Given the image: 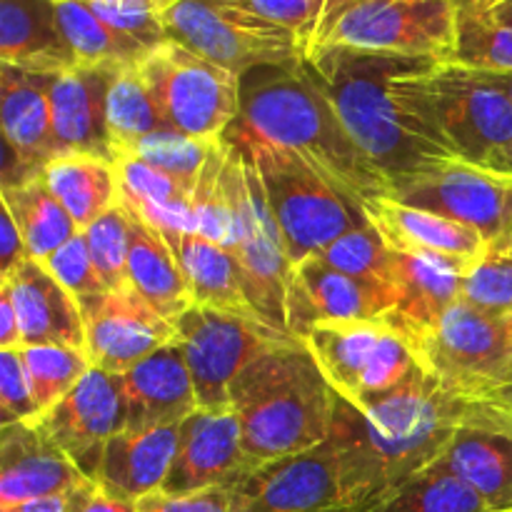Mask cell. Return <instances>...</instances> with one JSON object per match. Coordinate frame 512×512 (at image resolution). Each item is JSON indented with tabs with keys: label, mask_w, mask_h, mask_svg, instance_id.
Segmentation results:
<instances>
[{
	"label": "cell",
	"mask_w": 512,
	"mask_h": 512,
	"mask_svg": "<svg viewBox=\"0 0 512 512\" xmlns=\"http://www.w3.org/2000/svg\"><path fill=\"white\" fill-rule=\"evenodd\" d=\"M510 413H512V410H510Z\"/></svg>",
	"instance_id": "cell-60"
},
{
	"label": "cell",
	"mask_w": 512,
	"mask_h": 512,
	"mask_svg": "<svg viewBox=\"0 0 512 512\" xmlns=\"http://www.w3.org/2000/svg\"><path fill=\"white\" fill-rule=\"evenodd\" d=\"M135 512H230V498L225 488L203 490L195 495L153 493L135 503Z\"/></svg>",
	"instance_id": "cell-48"
},
{
	"label": "cell",
	"mask_w": 512,
	"mask_h": 512,
	"mask_svg": "<svg viewBox=\"0 0 512 512\" xmlns=\"http://www.w3.org/2000/svg\"><path fill=\"white\" fill-rule=\"evenodd\" d=\"M35 423L95 483L110 438L125 430V398L120 375L90 368L85 378Z\"/></svg>",
	"instance_id": "cell-16"
},
{
	"label": "cell",
	"mask_w": 512,
	"mask_h": 512,
	"mask_svg": "<svg viewBox=\"0 0 512 512\" xmlns=\"http://www.w3.org/2000/svg\"><path fill=\"white\" fill-rule=\"evenodd\" d=\"M180 425L123 430L108 440L95 485L125 503H138L163 488L178 453Z\"/></svg>",
	"instance_id": "cell-27"
},
{
	"label": "cell",
	"mask_w": 512,
	"mask_h": 512,
	"mask_svg": "<svg viewBox=\"0 0 512 512\" xmlns=\"http://www.w3.org/2000/svg\"><path fill=\"white\" fill-rule=\"evenodd\" d=\"M478 403H488V405H495V408L512 410V365L508 368V373H505L493 388L485 390V393L480 395Z\"/></svg>",
	"instance_id": "cell-53"
},
{
	"label": "cell",
	"mask_w": 512,
	"mask_h": 512,
	"mask_svg": "<svg viewBox=\"0 0 512 512\" xmlns=\"http://www.w3.org/2000/svg\"><path fill=\"white\" fill-rule=\"evenodd\" d=\"M43 178L80 230L120 203L115 165L98 155H55L50 163H45Z\"/></svg>",
	"instance_id": "cell-33"
},
{
	"label": "cell",
	"mask_w": 512,
	"mask_h": 512,
	"mask_svg": "<svg viewBox=\"0 0 512 512\" xmlns=\"http://www.w3.org/2000/svg\"><path fill=\"white\" fill-rule=\"evenodd\" d=\"M338 512H348V510H338Z\"/></svg>",
	"instance_id": "cell-59"
},
{
	"label": "cell",
	"mask_w": 512,
	"mask_h": 512,
	"mask_svg": "<svg viewBox=\"0 0 512 512\" xmlns=\"http://www.w3.org/2000/svg\"><path fill=\"white\" fill-rule=\"evenodd\" d=\"M498 408L453 393L423 368L368 408L335 398L330 443L338 458L343 508L373 512L433 468L465 425H483Z\"/></svg>",
	"instance_id": "cell-1"
},
{
	"label": "cell",
	"mask_w": 512,
	"mask_h": 512,
	"mask_svg": "<svg viewBox=\"0 0 512 512\" xmlns=\"http://www.w3.org/2000/svg\"><path fill=\"white\" fill-rule=\"evenodd\" d=\"M83 3L115 33L125 35L148 53L170 40L163 20L165 0H83Z\"/></svg>",
	"instance_id": "cell-42"
},
{
	"label": "cell",
	"mask_w": 512,
	"mask_h": 512,
	"mask_svg": "<svg viewBox=\"0 0 512 512\" xmlns=\"http://www.w3.org/2000/svg\"><path fill=\"white\" fill-rule=\"evenodd\" d=\"M58 23L78 65H140L148 50L115 33L83 0H58Z\"/></svg>",
	"instance_id": "cell-37"
},
{
	"label": "cell",
	"mask_w": 512,
	"mask_h": 512,
	"mask_svg": "<svg viewBox=\"0 0 512 512\" xmlns=\"http://www.w3.org/2000/svg\"><path fill=\"white\" fill-rule=\"evenodd\" d=\"M163 20L170 40L238 78L308 58L298 35L265 18L253 0H165Z\"/></svg>",
	"instance_id": "cell-6"
},
{
	"label": "cell",
	"mask_w": 512,
	"mask_h": 512,
	"mask_svg": "<svg viewBox=\"0 0 512 512\" xmlns=\"http://www.w3.org/2000/svg\"><path fill=\"white\" fill-rule=\"evenodd\" d=\"M455 0H330L310 50L348 45L453 63Z\"/></svg>",
	"instance_id": "cell-8"
},
{
	"label": "cell",
	"mask_w": 512,
	"mask_h": 512,
	"mask_svg": "<svg viewBox=\"0 0 512 512\" xmlns=\"http://www.w3.org/2000/svg\"><path fill=\"white\" fill-rule=\"evenodd\" d=\"M0 205H5L13 215L28 248V258L38 263H43L48 255L83 233L78 223L70 218L65 205L48 188L43 173L23 183L3 185Z\"/></svg>",
	"instance_id": "cell-34"
},
{
	"label": "cell",
	"mask_w": 512,
	"mask_h": 512,
	"mask_svg": "<svg viewBox=\"0 0 512 512\" xmlns=\"http://www.w3.org/2000/svg\"><path fill=\"white\" fill-rule=\"evenodd\" d=\"M505 325H508V330H510V335H512V310L508 315H505Z\"/></svg>",
	"instance_id": "cell-58"
},
{
	"label": "cell",
	"mask_w": 512,
	"mask_h": 512,
	"mask_svg": "<svg viewBox=\"0 0 512 512\" xmlns=\"http://www.w3.org/2000/svg\"><path fill=\"white\" fill-rule=\"evenodd\" d=\"M478 168L488 170V173L505 175V178H512V140H510L508 145H503V148H500L498 153L490 155V158L485 160L483 165H478Z\"/></svg>",
	"instance_id": "cell-54"
},
{
	"label": "cell",
	"mask_w": 512,
	"mask_h": 512,
	"mask_svg": "<svg viewBox=\"0 0 512 512\" xmlns=\"http://www.w3.org/2000/svg\"><path fill=\"white\" fill-rule=\"evenodd\" d=\"M405 85L463 163L483 165L512 140V100L488 70L430 63Z\"/></svg>",
	"instance_id": "cell-7"
},
{
	"label": "cell",
	"mask_w": 512,
	"mask_h": 512,
	"mask_svg": "<svg viewBox=\"0 0 512 512\" xmlns=\"http://www.w3.org/2000/svg\"><path fill=\"white\" fill-rule=\"evenodd\" d=\"M433 468L468 483L495 512H512L510 410L498 408L490 423L460 428Z\"/></svg>",
	"instance_id": "cell-25"
},
{
	"label": "cell",
	"mask_w": 512,
	"mask_h": 512,
	"mask_svg": "<svg viewBox=\"0 0 512 512\" xmlns=\"http://www.w3.org/2000/svg\"><path fill=\"white\" fill-rule=\"evenodd\" d=\"M165 125L200 140H218L240 115V78L175 40L140 63Z\"/></svg>",
	"instance_id": "cell-11"
},
{
	"label": "cell",
	"mask_w": 512,
	"mask_h": 512,
	"mask_svg": "<svg viewBox=\"0 0 512 512\" xmlns=\"http://www.w3.org/2000/svg\"><path fill=\"white\" fill-rule=\"evenodd\" d=\"M58 73H38L0 63V123L5 163L3 185L23 183L43 173L55 158L50 85Z\"/></svg>",
	"instance_id": "cell-18"
},
{
	"label": "cell",
	"mask_w": 512,
	"mask_h": 512,
	"mask_svg": "<svg viewBox=\"0 0 512 512\" xmlns=\"http://www.w3.org/2000/svg\"><path fill=\"white\" fill-rule=\"evenodd\" d=\"M120 68L125 65H75L55 75L50 85L55 155L85 153L113 163L108 90Z\"/></svg>",
	"instance_id": "cell-22"
},
{
	"label": "cell",
	"mask_w": 512,
	"mask_h": 512,
	"mask_svg": "<svg viewBox=\"0 0 512 512\" xmlns=\"http://www.w3.org/2000/svg\"><path fill=\"white\" fill-rule=\"evenodd\" d=\"M410 348L425 373L468 400H478L512 365V335L505 318L463 300L420 333Z\"/></svg>",
	"instance_id": "cell-13"
},
{
	"label": "cell",
	"mask_w": 512,
	"mask_h": 512,
	"mask_svg": "<svg viewBox=\"0 0 512 512\" xmlns=\"http://www.w3.org/2000/svg\"><path fill=\"white\" fill-rule=\"evenodd\" d=\"M458 270L428 258H415L395 250V313L388 323L408 343L433 328L455 303H460Z\"/></svg>",
	"instance_id": "cell-29"
},
{
	"label": "cell",
	"mask_w": 512,
	"mask_h": 512,
	"mask_svg": "<svg viewBox=\"0 0 512 512\" xmlns=\"http://www.w3.org/2000/svg\"><path fill=\"white\" fill-rule=\"evenodd\" d=\"M495 0H455L458 40L453 63L512 75V28L493 15Z\"/></svg>",
	"instance_id": "cell-36"
},
{
	"label": "cell",
	"mask_w": 512,
	"mask_h": 512,
	"mask_svg": "<svg viewBox=\"0 0 512 512\" xmlns=\"http://www.w3.org/2000/svg\"><path fill=\"white\" fill-rule=\"evenodd\" d=\"M235 245L243 273V290L253 313L278 333H288V298L293 288V263L265 200L263 180L253 160L235 145L233 170Z\"/></svg>",
	"instance_id": "cell-12"
},
{
	"label": "cell",
	"mask_w": 512,
	"mask_h": 512,
	"mask_svg": "<svg viewBox=\"0 0 512 512\" xmlns=\"http://www.w3.org/2000/svg\"><path fill=\"white\" fill-rule=\"evenodd\" d=\"M305 60L350 138L385 175L390 193L460 160L400 90V78L428 58L323 45Z\"/></svg>",
	"instance_id": "cell-2"
},
{
	"label": "cell",
	"mask_w": 512,
	"mask_h": 512,
	"mask_svg": "<svg viewBox=\"0 0 512 512\" xmlns=\"http://www.w3.org/2000/svg\"><path fill=\"white\" fill-rule=\"evenodd\" d=\"M253 465L243 448V430L235 410L198 408L180 423L178 453L160 493L180 498L228 488Z\"/></svg>",
	"instance_id": "cell-19"
},
{
	"label": "cell",
	"mask_w": 512,
	"mask_h": 512,
	"mask_svg": "<svg viewBox=\"0 0 512 512\" xmlns=\"http://www.w3.org/2000/svg\"><path fill=\"white\" fill-rule=\"evenodd\" d=\"M493 15L500 20V23L510 25L512 28V0H495Z\"/></svg>",
	"instance_id": "cell-55"
},
{
	"label": "cell",
	"mask_w": 512,
	"mask_h": 512,
	"mask_svg": "<svg viewBox=\"0 0 512 512\" xmlns=\"http://www.w3.org/2000/svg\"><path fill=\"white\" fill-rule=\"evenodd\" d=\"M253 5L265 18L298 35V40L310 53V45H313L330 0H253Z\"/></svg>",
	"instance_id": "cell-47"
},
{
	"label": "cell",
	"mask_w": 512,
	"mask_h": 512,
	"mask_svg": "<svg viewBox=\"0 0 512 512\" xmlns=\"http://www.w3.org/2000/svg\"><path fill=\"white\" fill-rule=\"evenodd\" d=\"M85 353L93 368L125 375L148 355L173 343L175 328L155 313L133 288L108 290L80 303Z\"/></svg>",
	"instance_id": "cell-17"
},
{
	"label": "cell",
	"mask_w": 512,
	"mask_h": 512,
	"mask_svg": "<svg viewBox=\"0 0 512 512\" xmlns=\"http://www.w3.org/2000/svg\"><path fill=\"white\" fill-rule=\"evenodd\" d=\"M93 483L35 423L0 430V508L48 495H68Z\"/></svg>",
	"instance_id": "cell-23"
},
{
	"label": "cell",
	"mask_w": 512,
	"mask_h": 512,
	"mask_svg": "<svg viewBox=\"0 0 512 512\" xmlns=\"http://www.w3.org/2000/svg\"><path fill=\"white\" fill-rule=\"evenodd\" d=\"M125 398V430L180 425L200 408L193 378L178 340L120 375Z\"/></svg>",
	"instance_id": "cell-24"
},
{
	"label": "cell",
	"mask_w": 512,
	"mask_h": 512,
	"mask_svg": "<svg viewBox=\"0 0 512 512\" xmlns=\"http://www.w3.org/2000/svg\"><path fill=\"white\" fill-rule=\"evenodd\" d=\"M0 418L3 425L33 423L40 418L23 350H0Z\"/></svg>",
	"instance_id": "cell-46"
},
{
	"label": "cell",
	"mask_w": 512,
	"mask_h": 512,
	"mask_svg": "<svg viewBox=\"0 0 512 512\" xmlns=\"http://www.w3.org/2000/svg\"><path fill=\"white\" fill-rule=\"evenodd\" d=\"M318 258L328 263L330 268L343 270V273L353 275V278L393 288L395 250L385 243L383 235L370 223L340 235L335 243L320 250Z\"/></svg>",
	"instance_id": "cell-40"
},
{
	"label": "cell",
	"mask_w": 512,
	"mask_h": 512,
	"mask_svg": "<svg viewBox=\"0 0 512 512\" xmlns=\"http://www.w3.org/2000/svg\"><path fill=\"white\" fill-rule=\"evenodd\" d=\"M230 512H338V458L330 438L318 448L265 460L228 485Z\"/></svg>",
	"instance_id": "cell-14"
},
{
	"label": "cell",
	"mask_w": 512,
	"mask_h": 512,
	"mask_svg": "<svg viewBox=\"0 0 512 512\" xmlns=\"http://www.w3.org/2000/svg\"><path fill=\"white\" fill-rule=\"evenodd\" d=\"M163 128L168 125L140 73V65L120 68L108 90V138L113 160L118 153L135 150L148 135Z\"/></svg>",
	"instance_id": "cell-35"
},
{
	"label": "cell",
	"mask_w": 512,
	"mask_h": 512,
	"mask_svg": "<svg viewBox=\"0 0 512 512\" xmlns=\"http://www.w3.org/2000/svg\"><path fill=\"white\" fill-rule=\"evenodd\" d=\"M225 138L293 150L353 195L360 208L390 195V183L350 138L308 60L260 65L240 75V115Z\"/></svg>",
	"instance_id": "cell-3"
},
{
	"label": "cell",
	"mask_w": 512,
	"mask_h": 512,
	"mask_svg": "<svg viewBox=\"0 0 512 512\" xmlns=\"http://www.w3.org/2000/svg\"><path fill=\"white\" fill-rule=\"evenodd\" d=\"M93 485L95 483H88L68 495H48V498H35V500H28V503L10 505V508H0V512H75L80 498H83Z\"/></svg>",
	"instance_id": "cell-50"
},
{
	"label": "cell",
	"mask_w": 512,
	"mask_h": 512,
	"mask_svg": "<svg viewBox=\"0 0 512 512\" xmlns=\"http://www.w3.org/2000/svg\"><path fill=\"white\" fill-rule=\"evenodd\" d=\"M20 350H23L25 370H28L40 415L53 408L60 398H65L85 378V373L93 368L88 353L80 348L33 345V348Z\"/></svg>",
	"instance_id": "cell-39"
},
{
	"label": "cell",
	"mask_w": 512,
	"mask_h": 512,
	"mask_svg": "<svg viewBox=\"0 0 512 512\" xmlns=\"http://www.w3.org/2000/svg\"><path fill=\"white\" fill-rule=\"evenodd\" d=\"M303 345L330 388L355 408H368L423 368L408 340L375 320H318Z\"/></svg>",
	"instance_id": "cell-9"
},
{
	"label": "cell",
	"mask_w": 512,
	"mask_h": 512,
	"mask_svg": "<svg viewBox=\"0 0 512 512\" xmlns=\"http://www.w3.org/2000/svg\"><path fill=\"white\" fill-rule=\"evenodd\" d=\"M230 143L253 160L293 268L340 235L368 225L358 200L293 150L250 140Z\"/></svg>",
	"instance_id": "cell-5"
},
{
	"label": "cell",
	"mask_w": 512,
	"mask_h": 512,
	"mask_svg": "<svg viewBox=\"0 0 512 512\" xmlns=\"http://www.w3.org/2000/svg\"><path fill=\"white\" fill-rule=\"evenodd\" d=\"M490 75H493L495 83H498L500 88H503L505 93H508V98L512 100V75H508V73H490Z\"/></svg>",
	"instance_id": "cell-56"
},
{
	"label": "cell",
	"mask_w": 512,
	"mask_h": 512,
	"mask_svg": "<svg viewBox=\"0 0 512 512\" xmlns=\"http://www.w3.org/2000/svg\"><path fill=\"white\" fill-rule=\"evenodd\" d=\"M128 285L170 323L178 320L190 305H195L188 280L168 240L133 210H130Z\"/></svg>",
	"instance_id": "cell-31"
},
{
	"label": "cell",
	"mask_w": 512,
	"mask_h": 512,
	"mask_svg": "<svg viewBox=\"0 0 512 512\" xmlns=\"http://www.w3.org/2000/svg\"><path fill=\"white\" fill-rule=\"evenodd\" d=\"M95 270L108 290L128 288L130 253V210L123 203L110 208L83 230Z\"/></svg>",
	"instance_id": "cell-41"
},
{
	"label": "cell",
	"mask_w": 512,
	"mask_h": 512,
	"mask_svg": "<svg viewBox=\"0 0 512 512\" xmlns=\"http://www.w3.org/2000/svg\"><path fill=\"white\" fill-rule=\"evenodd\" d=\"M175 340L185 355L200 408H230L233 383L263 355L290 343L293 335L278 333L263 320L228 310L190 305L173 320Z\"/></svg>",
	"instance_id": "cell-10"
},
{
	"label": "cell",
	"mask_w": 512,
	"mask_h": 512,
	"mask_svg": "<svg viewBox=\"0 0 512 512\" xmlns=\"http://www.w3.org/2000/svg\"><path fill=\"white\" fill-rule=\"evenodd\" d=\"M460 300L488 315H505L512 310V258L488 250L460 280Z\"/></svg>",
	"instance_id": "cell-44"
},
{
	"label": "cell",
	"mask_w": 512,
	"mask_h": 512,
	"mask_svg": "<svg viewBox=\"0 0 512 512\" xmlns=\"http://www.w3.org/2000/svg\"><path fill=\"white\" fill-rule=\"evenodd\" d=\"M373 512H495L455 475L428 468Z\"/></svg>",
	"instance_id": "cell-38"
},
{
	"label": "cell",
	"mask_w": 512,
	"mask_h": 512,
	"mask_svg": "<svg viewBox=\"0 0 512 512\" xmlns=\"http://www.w3.org/2000/svg\"><path fill=\"white\" fill-rule=\"evenodd\" d=\"M18 310L23 348L63 345L85 350V323L80 303L48 273L38 260H23L3 278Z\"/></svg>",
	"instance_id": "cell-26"
},
{
	"label": "cell",
	"mask_w": 512,
	"mask_h": 512,
	"mask_svg": "<svg viewBox=\"0 0 512 512\" xmlns=\"http://www.w3.org/2000/svg\"><path fill=\"white\" fill-rule=\"evenodd\" d=\"M390 198L468 225L490 248L503 243L512 230V178L463 160L393 190Z\"/></svg>",
	"instance_id": "cell-15"
},
{
	"label": "cell",
	"mask_w": 512,
	"mask_h": 512,
	"mask_svg": "<svg viewBox=\"0 0 512 512\" xmlns=\"http://www.w3.org/2000/svg\"><path fill=\"white\" fill-rule=\"evenodd\" d=\"M23 260H28V248H25V240L15 225L13 215L3 205V210H0V280L15 273V268Z\"/></svg>",
	"instance_id": "cell-49"
},
{
	"label": "cell",
	"mask_w": 512,
	"mask_h": 512,
	"mask_svg": "<svg viewBox=\"0 0 512 512\" xmlns=\"http://www.w3.org/2000/svg\"><path fill=\"white\" fill-rule=\"evenodd\" d=\"M20 323L18 310H15L13 295L5 283H0V350H20Z\"/></svg>",
	"instance_id": "cell-51"
},
{
	"label": "cell",
	"mask_w": 512,
	"mask_h": 512,
	"mask_svg": "<svg viewBox=\"0 0 512 512\" xmlns=\"http://www.w3.org/2000/svg\"><path fill=\"white\" fill-rule=\"evenodd\" d=\"M490 250H493V253H503V255H510V258H512V230H510V233H508V238L503 240V243H498V245H495V248H490Z\"/></svg>",
	"instance_id": "cell-57"
},
{
	"label": "cell",
	"mask_w": 512,
	"mask_h": 512,
	"mask_svg": "<svg viewBox=\"0 0 512 512\" xmlns=\"http://www.w3.org/2000/svg\"><path fill=\"white\" fill-rule=\"evenodd\" d=\"M163 238L168 240L180 268H183L195 305L258 318L245 298L243 273H240L233 250L210 243L203 235L195 233H163Z\"/></svg>",
	"instance_id": "cell-32"
},
{
	"label": "cell",
	"mask_w": 512,
	"mask_h": 512,
	"mask_svg": "<svg viewBox=\"0 0 512 512\" xmlns=\"http://www.w3.org/2000/svg\"><path fill=\"white\" fill-rule=\"evenodd\" d=\"M43 265L48 268V273L73 295L78 303L83 300L95 298V295L108 293V285L103 283V278L95 270L93 258H90L88 243H85L83 233L75 235L73 240L63 245V248L55 250L53 255L43 260Z\"/></svg>",
	"instance_id": "cell-45"
},
{
	"label": "cell",
	"mask_w": 512,
	"mask_h": 512,
	"mask_svg": "<svg viewBox=\"0 0 512 512\" xmlns=\"http://www.w3.org/2000/svg\"><path fill=\"white\" fill-rule=\"evenodd\" d=\"M335 398L303 340L255 360L230 390L248 458L258 465L323 445L333 430Z\"/></svg>",
	"instance_id": "cell-4"
},
{
	"label": "cell",
	"mask_w": 512,
	"mask_h": 512,
	"mask_svg": "<svg viewBox=\"0 0 512 512\" xmlns=\"http://www.w3.org/2000/svg\"><path fill=\"white\" fill-rule=\"evenodd\" d=\"M363 213L393 250L435 260L458 270L460 275L468 273L490 250L488 240L478 230L430 210L405 205L390 195L368 200Z\"/></svg>",
	"instance_id": "cell-21"
},
{
	"label": "cell",
	"mask_w": 512,
	"mask_h": 512,
	"mask_svg": "<svg viewBox=\"0 0 512 512\" xmlns=\"http://www.w3.org/2000/svg\"><path fill=\"white\" fill-rule=\"evenodd\" d=\"M75 512H135V503H125V500L113 498V495L103 493L98 485H93V488L80 498Z\"/></svg>",
	"instance_id": "cell-52"
},
{
	"label": "cell",
	"mask_w": 512,
	"mask_h": 512,
	"mask_svg": "<svg viewBox=\"0 0 512 512\" xmlns=\"http://www.w3.org/2000/svg\"><path fill=\"white\" fill-rule=\"evenodd\" d=\"M220 140V138H218ZM218 140H200L190 138V135L178 133L173 128H163L158 133L148 135L143 143L135 150H130L133 155L143 158L145 163L155 165V168L165 170V173L175 175L183 183L193 185L198 173L203 170L205 160L210 158V153L215 150Z\"/></svg>",
	"instance_id": "cell-43"
},
{
	"label": "cell",
	"mask_w": 512,
	"mask_h": 512,
	"mask_svg": "<svg viewBox=\"0 0 512 512\" xmlns=\"http://www.w3.org/2000/svg\"><path fill=\"white\" fill-rule=\"evenodd\" d=\"M395 313V290L353 278L310 255L293 268L288 298V330L303 340L318 320H375L388 323Z\"/></svg>",
	"instance_id": "cell-20"
},
{
	"label": "cell",
	"mask_w": 512,
	"mask_h": 512,
	"mask_svg": "<svg viewBox=\"0 0 512 512\" xmlns=\"http://www.w3.org/2000/svg\"><path fill=\"white\" fill-rule=\"evenodd\" d=\"M120 185V203L160 233H195L193 185L145 163L133 153L113 160Z\"/></svg>",
	"instance_id": "cell-30"
},
{
	"label": "cell",
	"mask_w": 512,
	"mask_h": 512,
	"mask_svg": "<svg viewBox=\"0 0 512 512\" xmlns=\"http://www.w3.org/2000/svg\"><path fill=\"white\" fill-rule=\"evenodd\" d=\"M0 63L38 73L78 65L58 23V0H0Z\"/></svg>",
	"instance_id": "cell-28"
}]
</instances>
